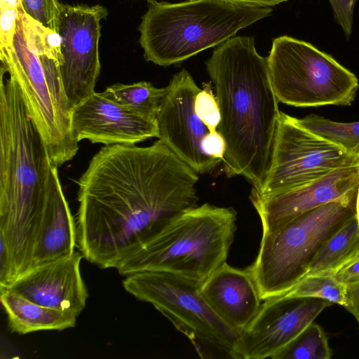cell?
Listing matches in <instances>:
<instances>
[{
  "label": "cell",
  "mask_w": 359,
  "mask_h": 359,
  "mask_svg": "<svg viewBox=\"0 0 359 359\" xmlns=\"http://www.w3.org/2000/svg\"><path fill=\"white\" fill-rule=\"evenodd\" d=\"M198 174L161 140L102 147L79 180L77 245L115 268L168 220L197 205Z\"/></svg>",
  "instance_id": "1"
},
{
  "label": "cell",
  "mask_w": 359,
  "mask_h": 359,
  "mask_svg": "<svg viewBox=\"0 0 359 359\" xmlns=\"http://www.w3.org/2000/svg\"><path fill=\"white\" fill-rule=\"evenodd\" d=\"M221 119L217 131L226 142L227 177L242 175L258 190L269 167L280 111L268 58L255 39L233 36L216 46L205 62Z\"/></svg>",
  "instance_id": "2"
},
{
  "label": "cell",
  "mask_w": 359,
  "mask_h": 359,
  "mask_svg": "<svg viewBox=\"0 0 359 359\" xmlns=\"http://www.w3.org/2000/svg\"><path fill=\"white\" fill-rule=\"evenodd\" d=\"M54 165L18 83L1 68L0 246L17 278L32 268Z\"/></svg>",
  "instance_id": "3"
},
{
  "label": "cell",
  "mask_w": 359,
  "mask_h": 359,
  "mask_svg": "<svg viewBox=\"0 0 359 359\" xmlns=\"http://www.w3.org/2000/svg\"><path fill=\"white\" fill-rule=\"evenodd\" d=\"M21 4L13 45L0 48L1 68L18 83L50 158L59 167L79 150L61 78L60 37L27 15Z\"/></svg>",
  "instance_id": "4"
},
{
  "label": "cell",
  "mask_w": 359,
  "mask_h": 359,
  "mask_svg": "<svg viewBox=\"0 0 359 359\" xmlns=\"http://www.w3.org/2000/svg\"><path fill=\"white\" fill-rule=\"evenodd\" d=\"M236 222L232 208L197 205L168 220L114 269L123 276L166 272L202 283L226 262Z\"/></svg>",
  "instance_id": "5"
},
{
  "label": "cell",
  "mask_w": 359,
  "mask_h": 359,
  "mask_svg": "<svg viewBox=\"0 0 359 359\" xmlns=\"http://www.w3.org/2000/svg\"><path fill=\"white\" fill-rule=\"evenodd\" d=\"M272 11L231 0H148L138 27L140 43L147 61L170 66L219 46Z\"/></svg>",
  "instance_id": "6"
},
{
  "label": "cell",
  "mask_w": 359,
  "mask_h": 359,
  "mask_svg": "<svg viewBox=\"0 0 359 359\" xmlns=\"http://www.w3.org/2000/svg\"><path fill=\"white\" fill-rule=\"evenodd\" d=\"M357 197L325 203L262 234L257 255L248 267L262 301L284 295L306 276L323 244L356 215Z\"/></svg>",
  "instance_id": "7"
},
{
  "label": "cell",
  "mask_w": 359,
  "mask_h": 359,
  "mask_svg": "<svg viewBox=\"0 0 359 359\" xmlns=\"http://www.w3.org/2000/svg\"><path fill=\"white\" fill-rule=\"evenodd\" d=\"M201 283L179 275L142 271L128 276L124 289L140 301L152 304L191 342L201 358L238 359L240 334L226 325L201 293Z\"/></svg>",
  "instance_id": "8"
},
{
  "label": "cell",
  "mask_w": 359,
  "mask_h": 359,
  "mask_svg": "<svg viewBox=\"0 0 359 359\" xmlns=\"http://www.w3.org/2000/svg\"><path fill=\"white\" fill-rule=\"evenodd\" d=\"M267 58L272 88L283 104L348 106L359 89L353 72L309 42L278 36L273 40Z\"/></svg>",
  "instance_id": "9"
},
{
  "label": "cell",
  "mask_w": 359,
  "mask_h": 359,
  "mask_svg": "<svg viewBox=\"0 0 359 359\" xmlns=\"http://www.w3.org/2000/svg\"><path fill=\"white\" fill-rule=\"evenodd\" d=\"M358 156L280 111L269 169L260 188L251 192L268 196L297 187L339 168L358 164Z\"/></svg>",
  "instance_id": "10"
},
{
  "label": "cell",
  "mask_w": 359,
  "mask_h": 359,
  "mask_svg": "<svg viewBox=\"0 0 359 359\" xmlns=\"http://www.w3.org/2000/svg\"><path fill=\"white\" fill-rule=\"evenodd\" d=\"M107 15L101 5L60 4L56 31L60 37V73L72 109L95 93L101 68L100 22Z\"/></svg>",
  "instance_id": "11"
},
{
  "label": "cell",
  "mask_w": 359,
  "mask_h": 359,
  "mask_svg": "<svg viewBox=\"0 0 359 359\" xmlns=\"http://www.w3.org/2000/svg\"><path fill=\"white\" fill-rule=\"evenodd\" d=\"M332 304L320 298L285 295L265 299L256 316L240 334L236 344L238 359H273Z\"/></svg>",
  "instance_id": "12"
},
{
  "label": "cell",
  "mask_w": 359,
  "mask_h": 359,
  "mask_svg": "<svg viewBox=\"0 0 359 359\" xmlns=\"http://www.w3.org/2000/svg\"><path fill=\"white\" fill-rule=\"evenodd\" d=\"M165 88L156 117L158 140L198 174L212 172L221 161L206 156L201 149L202 140L209 130L194 109L201 88L184 69Z\"/></svg>",
  "instance_id": "13"
},
{
  "label": "cell",
  "mask_w": 359,
  "mask_h": 359,
  "mask_svg": "<svg viewBox=\"0 0 359 359\" xmlns=\"http://www.w3.org/2000/svg\"><path fill=\"white\" fill-rule=\"evenodd\" d=\"M358 189L359 164H355L271 195L259 196L251 192L250 199L259 217L262 234H266L313 208L331 201L355 197Z\"/></svg>",
  "instance_id": "14"
},
{
  "label": "cell",
  "mask_w": 359,
  "mask_h": 359,
  "mask_svg": "<svg viewBox=\"0 0 359 359\" xmlns=\"http://www.w3.org/2000/svg\"><path fill=\"white\" fill-rule=\"evenodd\" d=\"M72 128L79 142L88 140L105 146L135 144L158 137L156 119L96 92L73 108Z\"/></svg>",
  "instance_id": "15"
},
{
  "label": "cell",
  "mask_w": 359,
  "mask_h": 359,
  "mask_svg": "<svg viewBox=\"0 0 359 359\" xmlns=\"http://www.w3.org/2000/svg\"><path fill=\"white\" fill-rule=\"evenodd\" d=\"M83 255H72L36 266L6 288L39 305L72 313L85 309L88 293L81 273Z\"/></svg>",
  "instance_id": "16"
},
{
  "label": "cell",
  "mask_w": 359,
  "mask_h": 359,
  "mask_svg": "<svg viewBox=\"0 0 359 359\" xmlns=\"http://www.w3.org/2000/svg\"><path fill=\"white\" fill-rule=\"evenodd\" d=\"M201 293L216 315L239 334L252 322L262 304L248 268H235L226 262L201 283Z\"/></svg>",
  "instance_id": "17"
},
{
  "label": "cell",
  "mask_w": 359,
  "mask_h": 359,
  "mask_svg": "<svg viewBox=\"0 0 359 359\" xmlns=\"http://www.w3.org/2000/svg\"><path fill=\"white\" fill-rule=\"evenodd\" d=\"M76 243V222L64 195L57 166L54 165L32 269L72 255Z\"/></svg>",
  "instance_id": "18"
},
{
  "label": "cell",
  "mask_w": 359,
  "mask_h": 359,
  "mask_svg": "<svg viewBox=\"0 0 359 359\" xmlns=\"http://www.w3.org/2000/svg\"><path fill=\"white\" fill-rule=\"evenodd\" d=\"M0 301L13 332L25 334L42 330L74 327L77 316L31 302L6 289H0Z\"/></svg>",
  "instance_id": "19"
},
{
  "label": "cell",
  "mask_w": 359,
  "mask_h": 359,
  "mask_svg": "<svg viewBox=\"0 0 359 359\" xmlns=\"http://www.w3.org/2000/svg\"><path fill=\"white\" fill-rule=\"evenodd\" d=\"M359 252V223L356 215L335 232L312 260L307 276H334Z\"/></svg>",
  "instance_id": "20"
},
{
  "label": "cell",
  "mask_w": 359,
  "mask_h": 359,
  "mask_svg": "<svg viewBox=\"0 0 359 359\" xmlns=\"http://www.w3.org/2000/svg\"><path fill=\"white\" fill-rule=\"evenodd\" d=\"M104 96L149 118L156 119L165 93V88H158L150 82L132 84L116 83L101 93Z\"/></svg>",
  "instance_id": "21"
},
{
  "label": "cell",
  "mask_w": 359,
  "mask_h": 359,
  "mask_svg": "<svg viewBox=\"0 0 359 359\" xmlns=\"http://www.w3.org/2000/svg\"><path fill=\"white\" fill-rule=\"evenodd\" d=\"M297 122L314 134L345 150L359 154V121L341 123L311 114Z\"/></svg>",
  "instance_id": "22"
},
{
  "label": "cell",
  "mask_w": 359,
  "mask_h": 359,
  "mask_svg": "<svg viewBox=\"0 0 359 359\" xmlns=\"http://www.w3.org/2000/svg\"><path fill=\"white\" fill-rule=\"evenodd\" d=\"M332 350L323 329L313 322L273 359H330Z\"/></svg>",
  "instance_id": "23"
},
{
  "label": "cell",
  "mask_w": 359,
  "mask_h": 359,
  "mask_svg": "<svg viewBox=\"0 0 359 359\" xmlns=\"http://www.w3.org/2000/svg\"><path fill=\"white\" fill-rule=\"evenodd\" d=\"M284 295L297 298H320L346 306L347 287L333 276H307Z\"/></svg>",
  "instance_id": "24"
},
{
  "label": "cell",
  "mask_w": 359,
  "mask_h": 359,
  "mask_svg": "<svg viewBox=\"0 0 359 359\" xmlns=\"http://www.w3.org/2000/svg\"><path fill=\"white\" fill-rule=\"evenodd\" d=\"M195 112L209 131L217 130L221 116L219 104L211 83H203L194 100Z\"/></svg>",
  "instance_id": "25"
},
{
  "label": "cell",
  "mask_w": 359,
  "mask_h": 359,
  "mask_svg": "<svg viewBox=\"0 0 359 359\" xmlns=\"http://www.w3.org/2000/svg\"><path fill=\"white\" fill-rule=\"evenodd\" d=\"M60 4L58 0H22L23 9L27 15L55 32Z\"/></svg>",
  "instance_id": "26"
},
{
  "label": "cell",
  "mask_w": 359,
  "mask_h": 359,
  "mask_svg": "<svg viewBox=\"0 0 359 359\" xmlns=\"http://www.w3.org/2000/svg\"><path fill=\"white\" fill-rule=\"evenodd\" d=\"M21 3L22 0H0V48L13 45L18 8Z\"/></svg>",
  "instance_id": "27"
},
{
  "label": "cell",
  "mask_w": 359,
  "mask_h": 359,
  "mask_svg": "<svg viewBox=\"0 0 359 359\" xmlns=\"http://www.w3.org/2000/svg\"><path fill=\"white\" fill-rule=\"evenodd\" d=\"M334 18L348 40L353 28V10L356 0H329Z\"/></svg>",
  "instance_id": "28"
},
{
  "label": "cell",
  "mask_w": 359,
  "mask_h": 359,
  "mask_svg": "<svg viewBox=\"0 0 359 359\" xmlns=\"http://www.w3.org/2000/svg\"><path fill=\"white\" fill-rule=\"evenodd\" d=\"M226 142L217 130L209 131L201 142L203 153L212 158L223 161L226 152Z\"/></svg>",
  "instance_id": "29"
},
{
  "label": "cell",
  "mask_w": 359,
  "mask_h": 359,
  "mask_svg": "<svg viewBox=\"0 0 359 359\" xmlns=\"http://www.w3.org/2000/svg\"><path fill=\"white\" fill-rule=\"evenodd\" d=\"M347 287L359 284V252L333 276Z\"/></svg>",
  "instance_id": "30"
},
{
  "label": "cell",
  "mask_w": 359,
  "mask_h": 359,
  "mask_svg": "<svg viewBox=\"0 0 359 359\" xmlns=\"http://www.w3.org/2000/svg\"><path fill=\"white\" fill-rule=\"evenodd\" d=\"M347 296L345 308L354 316L359 326V284L347 287Z\"/></svg>",
  "instance_id": "31"
},
{
  "label": "cell",
  "mask_w": 359,
  "mask_h": 359,
  "mask_svg": "<svg viewBox=\"0 0 359 359\" xmlns=\"http://www.w3.org/2000/svg\"><path fill=\"white\" fill-rule=\"evenodd\" d=\"M238 2H243L250 4L255 6L271 7L280 4L283 2L287 1V0H231Z\"/></svg>",
  "instance_id": "32"
},
{
  "label": "cell",
  "mask_w": 359,
  "mask_h": 359,
  "mask_svg": "<svg viewBox=\"0 0 359 359\" xmlns=\"http://www.w3.org/2000/svg\"><path fill=\"white\" fill-rule=\"evenodd\" d=\"M356 218L359 223V189H358V194L356 201Z\"/></svg>",
  "instance_id": "33"
},
{
  "label": "cell",
  "mask_w": 359,
  "mask_h": 359,
  "mask_svg": "<svg viewBox=\"0 0 359 359\" xmlns=\"http://www.w3.org/2000/svg\"><path fill=\"white\" fill-rule=\"evenodd\" d=\"M186 1H193V0H186Z\"/></svg>",
  "instance_id": "34"
},
{
  "label": "cell",
  "mask_w": 359,
  "mask_h": 359,
  "mask_svg": "<svg viewBox=\"0 0 359 359\" xmlns=\"http://www.w3.org/2000/svg\"><path fill=\"white\" fill-rule=\"evenodd\" d=\"M359 157V156H358ZM359 164V163H358Z\"/></svg>",
  "instance_id": "35"
}]
</instances>
